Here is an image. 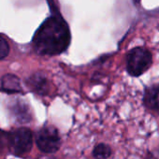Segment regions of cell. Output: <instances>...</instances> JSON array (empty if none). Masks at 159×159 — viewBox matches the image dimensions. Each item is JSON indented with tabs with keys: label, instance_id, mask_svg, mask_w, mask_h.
<instances>
[{
	"label": "cell",
	"instance_id": "cell-2",
	"mask_svg": "<svg viewBox=\"0 0 159 159\" xmlns=\"http://www.w3.org/2000/svg\"><path fill=\"white\" fill-rule=\"evenodd\" d=\"M8 149L16 156L26 157L32 150L33 133L27 127H18L8 134Z\"/></svg>",
	"mask_w": 159,
	"mask_h": 159
},
{
	"label": "cell",
	"instance_id": "cell-3",
	"mask_svg": "<svg viewBox=\"0 0 159 159\" xmlns=\"http://www.w3.org/2000/svg\"><path fill=\"white\" fill-rule=\"evenodd\" d=\"M152 63L151 52L143 48L137 47L132 49L126 56L127 72L134 77H138L146 72Z\"/></svg>",
	"mask_w": 159,
	"mask_h": 159
},
{
	"label": "cell",
	"instance_id": "cell-10",
	"mask_svg": "<svg viewBox=\"0 0 159 159\" xmlns=\"http://www.w3.org/2000/svg\"><path fill=\"white\" fill-rule=\"evenodd\" d=\"M10 52V46L6 39L0 35V61L5 59Z\"/></svg>",
	"mask_w": 159,
	"mask_h": 159
},
{
	"label": "cell",
	"instance_id": "cell-12",
	"mask_svg": "<svg viewBox=\"0 0 159 159\" xmlns=\"http://www.w3.org/2000/svg\"><path fill=\"white\" fill-rule=\"evenodd\" d=\"M37 159H57V158H55L54 156H51V155H42Z\"/></svg>",
	"mask_w": 159,
	"mask_h": 159
},
{
	"label": "cell",
	"instance_id": "cell-8",
	"mask_svg": "<svg viewBox=\"0 0 159 159\" xmlns=\"http://www.w3.org/2000/svg\"><path fill=\"white\" fill-rule=\"evenodd\" d=\"M11 111L16 121L20 123H27L31 119L29 108L22 101H16L13 105H11Z\"/></svg>",
	"mask_w": 159,
	"mask_h": 159
},
{
	"label": "cell",
	"instance_id": "cell-11",
	"mask_svg": "<svg viewBox=\"0 0 159 159\" xmlns=\"http://www.w3.org/2000/svg\"><path fill=\"white\" fill-rule=\"evenodd\" d=\"M8 134L9 133H7L6 131L0 129V154L3 153L5 150L8 148V141H9Z\"/></svg>",
	"mask_w": 159,
	"mask_h": 159
},
{
	"label": "cell",
	"instance_id": "cell-4",
	"mask_svg": "<svg viewBox=\"0 0 159 159\" xmlns=\"http://www.w3.org/2000/svg\"><path fill=\"white\" fill-rule=\"evenodd\" d=\"M38 148L46 154L56 152L61 146V138L57 129L53 126H43L36 135Z\"/></svg>",
	"mask_w": 159,
	"mask_h": 159
},
{
	"label": "cell",
	"instance_id": "cell-5",
	"mask_svg": "<svg viewBox=\"0 0 159 159\" xmlns=\"http://www.w3.org/2000/svg\"><path fill=\"white\" fill-rule=\"evenodd\" d=\"M28 86L39 95H46L49 91L48 80L46 76L42 75L40 72H37L30 77L28 81Z\"/></svg>",
	"mask_w": 159,
	"mask_h": 159
},
{
	"label": "cell",
	"instance_id": "cell-6",
	"mask_svg": "<svg viewBox=\"0 0 159 159\" xmlns=\"http://www.w3.org/2000/svg\"><path fill=\"white\" fill-rule=\"evenodd\" d=\"M0 90L2 92H6L8 94H14V93L22 92V85H21V82L19 78L12 74L5 75L1 79Z\"/></svg>",
	"mask_w": 159,
	"mask_h": 159
},
{
	"label": "cell",
	"instance_id": "cell-1",
	"mask_svg": "<svg viewBox=\"0 0 159 159\" xmlns=\"http://www.w3.org/2000/svg\"><path fill=\"white\" fill-rule=\"evenodd\" d=\"M70 42L66 23L60 17L51 16L37 30L32 44L40 55H57L65 52Z\"/></svg>",
	"mask_w": 159,
	"mask_h": 159
},
{
	"label": "cell",
	"instance_id": "cell-9",
	"mask_svg": "<svg viewBox=\"0 0 159 159\" xmlns=\"http://www.w3.org/2000/svg\"><path fill=\"white\" fill-rule=\"evenodd\" d=\"M92 153L95 159H108L111 156L112 150L106 143H98L94 147Z\"/></svg>",
	"mask_w": 159,
	"mask_h": 159
},
{
	"label": "cell",
	"instance_id": "cell-7",
	"mask_svg": "<svg viewBox=\"0 0 159 159\" xmlns=\"http://www.w3.org/2000/svg\"><path fill=\"white\" fill-rule=\"evenodd\" d=\"M143 101L148 109L159 111V84H153L146 89Z\"/></svg>",
	"mask_w": 159,
	"mask_h": 159
}]
</instances>
